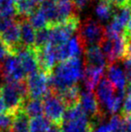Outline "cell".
Instances as JSON below:
<instances>
[{
	"instance_id": "1",
	"label": "cell",
	"mask_w": 131,
	"mask_h": 132,
	"mask_svg": "<svg viewBox=\"0 0 131 132\" xmlns=\"http://www.w3.org/2000/svg\"><path fill=\"white\" fill-rule=\"evenodd\" d=\"M84 68L85 65L80 57L68 59L57 65L49 76L51 92L58 94L75 86L84 77Z\"/></svg>"
},
{
	"instance_id": "2",
	"label": "cell",
	"mask_w": 131,
	"mask_h": 132,
	"mask_svg": "<svg viewBox=\"0 0 131 132\" xmlns=\"http://www.w3.org/2000/svg\"><path fill=\"white\" fill-rule=\"evenodd\" d=\"M95 96L103 115L114 114L120 110L125 92H119L106 77L100 81L96 86Z\"/></svg>"
},
{
	"instance_id": "3",
	"label": "cell",
	"mask_w": 131,
	"mask_h": 132,
	"mask_svg": "<svg viewBox=\"0 0 131 132\" xmlns=\"http://www.w3.org/2000/svg\"><path fill=\"white\" fill-rule=\"evenodd\" d=\"M0 95L3 98L8 112L14 114L23 109V104L28 97L26 82L6 83L1 87Z\"/></svg>"
},
{
	"instance_id": "4",
	"label": "cell",
	"mask_w": 131,
	"mask_h": 132,
	"mask_svg": "<svg viewBox=\"0 0 131 132\" xmlns=\"http://www.w3.org/2000/svg\"><path fill=\"white\" fill-rule=\"evenodd\" d=\"M60 128L61 132H91V121L76 104L66 108Z\"/></svg>"
},
{
	"instance_id": "5",
	"label": "cell",
	"mask_w": 131,
	"mask_h": 132,
	"mask_svg": "<svg viewBox=\"0 0 131 132\" xmlns=\"http://www.w3.org/2000/svg\"><path fill=\"white\" fill-rule=\"evenodd\" d=\"M78 36L84 47L98 46L105 38V28L98 21L87 18L79 26Z\"/></svg>"
},
{
	"instance_id": "6",
	"label": "cell",
	"mask_w": 131,
	"mask_h": 132,
	"mask_svg": "<svg viewBox=\"0 0 131 132\" xmlns=\"http://www.w3.org/2000/svg\"><path fill=\"white\" fill-rule=\"evenodd\" d=\"M80 22L77 16L68 19L62 23H58L49 28V42L53 46H58L65 43L73 37V34L78 31Z\"/></svg>"
},
{
	"instance_id": "7",
	"label": "cell",
	"mask_w": 131,
	"mask_h": 132,
	"mask_svg": "<svg viewBox=\"0 0 131 132\" xmlns=\"http://www.w3.org/2000/svg\"><path fill=\"white\" fill-rule=\"evenodd\" d=\"M25 82L30 99L43 100L51 93L49 75L43 71L39 70L29 75Z\"/></svg>"
},
{
	"instance_id": "8",
	"label": "cell",
	"mask_w": 131,
	"mask_h": 132,
	"mask_svg": "<svg viewBox=\"0 0 131 132\" xmlns=\"http://www.w3.org/2000/svg\"><path fill=\"white\" fill-rule=\"evenodd\" d=\"M43 109L44 115L51 123L61 125L66 106L58 94L51 92L46 96L43 99Z\"/></svg>"
},
{
	"instance_id": "9",
	"label": "cell",
	"mask_w": 131,
	"mask_h": 132,
	"mask_svg": "<svg viewBox=\"0 0 131 132\" xmlns=\"http://www.w3.org/2000/svg\"><path fill=\"white\" fill-rule=\"evenodd\" d=\"M1 70L6 83L24 81L26 74L15 54H9L5 57L3 61Z\"/></svg>"
},
{
	"instance_id": "10",
	"label": "cell",
	"mask_w": 131,
	"mask_h": 132,
	"mask_svg": "<svg viewBox=\"0 0 131 132\" xmlns=\"http://www.w3.org/2000/svg\"><path fill=\"white\" fill-rule=\"evenodd\" d=\"M84 48L85 47L78 34L72 37L70 40L61 45L54 46L57 59L58 61H61V62L71 59L79 57Z\"/></svg>"
},
{
	"instance_id": "11",
	"label": "cell",
	"mask_w": 131,
	"mask_h": 132,
	"mask_svg": "<svg viewBox=\"0 0 131 132\" xmlns=\"http://www.w3.org/2000/svg\"><path fill=\"white\" fill-rule=\"evenodd\" d=\"M0 40L6 46L10 54H15L17 50L22 47L19 22L14 20L5 31H2Z\"/></svg>"
},
{
	"instance_id": "12",
	"label": "cell",
	"mask_w": 131,
	"mask_h": 132,
	"mask_svg": "<svg viewBox=\"0 0 131 132\" xmlns=\"http://www.w3.org/2000/svg\"><path fill=\"white\" fill-rule=\"evenodd\" d=\"M78 104L81 109L83 110V111L85 113L86 116L92 119V120L103 115L101 111L99 103L93 92H90V91L86 90L82 91L80 93Z\"/></svg>"
},
{
	"instance_id": "13",
	"label": "cell",
	"mask_w": 131,
	"mask_h": 132,
	"mask_svg": "<svg viewBox=\"0 0 131 132\" xmlns=\"http://www.w3.org/2000/svg\"><path fill=\"white\" fill-rule=\"evenodd\" d=\"M15 55L19 59L22 67H23L26 75L29 76L31 74L39 71L40 67H39L35 48H27L22 46L17 50Z\"/></svg>"
},
{
	"instance_id": "14",
	"label": "cell",
	"mask_w": 131,
	"mask_h": 132,
	"mask_svg": "<svg viewBox=\"0 0 131 132\" xmlns=\"http://www.w3.org/2000/svg\"><path fill=\"white\" fill-rule=\"evenodd\" d=\"M84 61L85 66L100 69H105L108 62L99 46H90L84 50Z\"/></svg>"
},
{
	"instance_id": "15",
	"label": "cell",
	"mask_w": 131,
	"mask_h": 132,
	"mask_svg": "<svg viewBox=\"0 0 131 132\" xmlns=\"http://www.w3.org/2000/svg\"><path fill=\"white\" fill-rule=\"evenodd\" d=\"M107 79L110 82L115 89L119 92H125L128 85L126 73L119 65L117 63L110 64L107 69Z\"/></svg>"
},
{
	"instance_id": "16",
	"label": "cell",
	"mask_w": 131,
	"mask_h": 132,
	"mask_svg": "<svg viewBox=\"0 0 131 132\" xmlns=\"http://www.w3.org/2000/svg\"><path fill=\"white\" fill-rule=\"evenodd\" d=\"M20 31H21L22 46L27 48H35L36 31L26 17H20Z\"/></svg>"
},
{
	"instance_id": "17",
	"label": "cell",
	"mask_w": 131,
	"mask_h": 132,
	"mask_svg": "<svg viewBox=\"0 0 131 132\" xmlns=\"http://www.w3.org/2000/svg\"><path fill=\"white\" fill-rule=\"evenodd\" d=\"M103 73H104V69L85 66L84 77H83L84 89L86 91L93 92V89L98 85L100 81L102 79Z\"/></svg>"
},
{
	"instance_id": "18",
	"label": "cell",
	"mask_w": 131,
	"mask_h": 132,
	"mask_svg": "<svg viewBox=\"0 0 131 132\" xmlns=\"http://www.w3.org/2000/svg\"><path fill=\"white\" fill-rule=\"evenodd\" d=\"M115 6L109 0H98L94 7V14L101 22H107L113 17Z\"/></svg>"
},
{
	"instance_id": "19",
	"label": "cell",
	"mask_w": 131,
	"mask_h": 132,
	"mask_svg": "<svg viewBox=\"0 0 131 132\" xmlns=\"http://www.w3.org/2000/svg\"><path fill=\"white\" fill-rule=\"evenodd\" d=\"M11 132H30V117L23 109L14 113V122Z\"/></svg>"
},
{
	"instance_id": "20",
	"label": "cell",
	"mask_w": 131,
	"mask_h": 132,
	"mask_svg": "<svg viewBox=\"0 0 131 132\" xmlns=\"http://www.w3.org/2000/svg\"><path fill=\"white\" fill-rule=\"evenodd\" d=\"M23 110L30 118L43 116V100L40 99H27L23 104Z\"/></svg>"
},
{
	"instance_id": "21",
	"label": "cell",
	"mask_w": 131,
	"mask_h": 132,
	"mask_svg": "<svg viewBox=\"0 0 131 132\" xmlns=\"http://www.w3.org/2000/svg\"><path fill=\"white\" fill-rule=\"evenodd\" d=\"M80 89L75 85V86L70 87L68 89L62 91V92L56 94L62 99V101L65 103L66 108L71 107V106L78 104L79 97H80Z\"/></svg>"
},
{
	"instance_id": "22",
	"label": "cell",
	"mask_w": 131,
	"mask_h": 132,
	"mask_svg": "<svg viewBox=\"0 0 131 132\" xmlns=\"http://www.w3.org/2000/svg\"><path fill=\"white\" fill-rule=\"evenodd\" d=\"M37 5L38 3L33 0H15L14 6L16 14L19 17H26L36 10Z\"/></svg>"
},
{
	"instance_id": "23",
	"label": "cell",
	"mask_w": 131,
	"mask_h": 132,
	"mask_svg": "<svg viewBox=\"0 0 131 132\" xmlns=\"http://www.w3.org/2000/svg\"><path fill=\"white\" fill-rule=\"evenodd\" d=\"M28 22L34 29H37V31L49 26L47 18L40 8L36 9L34 12L29 15Z\"/></svg>"
},
{
	"instance_id": "24",
	"label": "cell",
	"mask_w": 131,
	"mask_h": 132,
	"mask_svg": "<svg viewBox=\"0 0 131 132\" xmlns=\"http://www.w3.org/2000/svg\"><path fill=\"white\" fill-rule=\"evenodd\" d=\"M51 122L45 116H40L30 120V132H46Z\"/></svg>"
},
{
	"instance_id": "25",
	"label": "cell",
	"mask_w": 131,
	"mask_h": 132,
	"mask_svg": "<svg viewBox=\"0 0 131 132\" xmlns=\"http://www.w3.org/2000/svg\"><path fill=\"white\" fill-rule=\"evenodd\" d=\"M109 124L111 132H128V121L126 118L115 114L109 120Z\"/></svg>"
},
{
	"instance_id": "26",
	"label": "cell",
	"mask_w": 131,
	"mask_h": 132,
	"mask_svg": "<svg viewBox=\"0 0 131 132\" xmlns=\"http://www.w3.org/2000/svg\"><path fill=\"white\" fill-rule=\"evenodd\" d=\"M49 42V28L46 27L43 29L38 30L36 31V39H35V48L40 49Z\"/></svg>"
},
{
	"instance_id": "27",
	"label": "cell",
	"mask_w": 131,
	"mask_h": 132,
	"mask_svg": "<svg viewBox=\"0 0 131 132\" xmlns=\"http://www.w3.org/2000/svg\"><path fill=\"white\" fill-rule=\"evenodd\" d=\"M13 122H14V114L11 112L0 114V132H11Z\"/></svg>"
},
{
	"instance_id": "28",
	"label": "cell",
	"mask_w": 131,
	"mask_h": 132,
	"mask_svg": "<svg viewBox=\"0 0 131 132\" xmlns=\"http://www.w3.org/2000/svg\"><path fill=\"white\" fill-rule=\"evenodd\" d=\"M122 114L124 118L131 117V96H127L122 104Z\"/></svg>"
},
{
	"instance_id": "29",
	"label": "cell",
	"mask_w": 131,
	"mask_h": 132,
	"mask_svg": "<svg viewBox=\"0 0 131 132\" xmlns=\"http://www.w3.org/2000/svg\"><path fill=\"white\" fill-rule=\"evenodd\" d=\"M92 1H93V0H73L72 3H73L74 6L75 7L76 10L82 11V10H84L85 7H87L88 5H89Z\"/></svg>"
},
{
	"instance_id": "30",
	"label": "cell",
	"mask_w": 131,
	"mask_h": 132,
	"mask_svg": "<svg viewBox=\"0 0 131 132\" xmlns=\"http://www.w3.org/2000/svg\"><path fill=\"white\" fill-rule=\"evenodd\" d=\"M10 54L8 49L6 48V46L0 40V61H4L5 59V57Z\"/></svg>"
},
{
	"instance_id": "31",
	"label": "cell",
	"mask_w": 131,
	"mask_h": 132,
	"mask_svg": "<svg viewBox=\"0 0 131 132\" xmlns=\"http://www.w3.org/2000/svg\"><path fill=\"white\" fill-rule=\"evenodd\" d=\"M13 21H14V19H11V18H0V33L3 31H5L6 27H8Z\"/></svg>"
},
{
	"instance_id": "32",
	"label": "cell",
	"mask_w": 131,
	"mask_h": 132,
	"mask_svg": "<svg viewBox=\"0 0 131 132\" xmlns=\"http://www.w3.org/2000/svg\"><path fill=\"white\" fill-rule=\"evenodd\" d=\"M110 4L115 7L124 6L131 3V0H109Z\"/></svg>"
},
{
	"instance_id": "33",
	"label": "cell",
	"mask_w": 131,
	"mask_h": 132,
	"mask_svg": "<svg viewBox=\"0 0 131 132\" xmlns=\"http://www.w3.org/2000/svg\"><path fill=\"white\" fill-rule=\"evenodd\" d=\"M126 40H127V46H126V57H125L131 59V38L126 37Z\"/></svg>"
},
{
	"instance_id": "34",
	"label": "cell",
	"mask_w": 131,
	"mask_h": 132,
	"mask_svg": "<svg viewBox=\"0 0 131 132\" xmlns=\"http://www.w3.org/2000/svg\"><path fill=\"white\" fill-rule=\"evenodd\" d=\"M46 132H61V128L59 125H57V124H51L50 127Z\"/></svg>"
},
{
	"instance_id": "35",
	"label": "cell",
	"mask_w": 131,
	"mask_h": 132,
	"mask_svg": "<svg viewBox=\"0 0 131 132\" xmlns=\"http://www.w3.org/2000/svg\"><path fill=\"white\" fill-rule=\"evenodd\" d=\"M6 111H7L6 105H5V102H4L3 98H2L1 95H0V114L6 112Z\"/></svg>"
},
{
	"instance_id": "36",
	"label": "cell",
	"mask_w": 131,
	"mask_h": 132,
	"mask_svg": "<svg viewBox=\"0 0 131 132\" xmlns=\"http://www.w3.org/2000/svg\"><path fill=\"white\" fill-rule=\"evenodd\" d=\"M125 36L128 37V38H131V20L129 23H128L126 30H125Z\"/></svg>"
},
{
	"instance_id": "37",
	"label": "cell",
	"mask_w": 131,
	"mask_h": 132,
	"mask_svg": "<svg viewBox=\"0 0 131 132\" xmlns=\"http://www.w3.org/2000/svg\"><path fill=\"white\" fill-rule=\"evenodd\" d=\"M126 73V77H127V81H128V85H131V70L125 72Z\"/></svg>"
},
{
	"instance_id": "38",
	"label": "cell",
	"mask_w": 131,
	"mask_h": 132,
	"mask_svg": "<svg viewBox=\"0 0 131 132\" xmlns=\"http://www.w3.org/2000/svg\"><path fill=\"white\" fill-rule=\"evenodd\" d=\"M127 121H128V132H131V119L126 118Z\"/></svg>"
},
{
	"instance_id": "39",
	"label": "cell",
	"mask_w": 131,
	"mask_h": 132,
	"mask_svg": "<svg viewBox=\"0 0 131 132\" xmlns=\"http://www.w3.org/2000/svg\"><path fill=\"white\" fill-rule=\"evenodd\" d=\"M51 1H54L56 3H60V2H66V1H69V0H51Z\"/></svg>"
},
{
	"instance_id": "40",
	"label": "cell",
	"mask_w": 131,
	"mask_h": 132,
	"mask_svg": "<svg viewBox=\"0 0 131 132\" xmlns=\"http://www.w3.org/2000/svg\"><path fill=\"white\" fill-rule=\"evenodd\" d=\"M33 1H35V2H36V3H38V4H41L42 3V2H43L44 1V0H33Z\"/></svg>"
},
{
	"instance_id": "41",
	"label": "cell",
	"mask_w": 131,
	"mask_h": 132,
	"mask_svg": "<svg viewBox=\"0 0 131 132\" xmlns=\"http://www.w3.org/2000/svg\"><path fill=\"white\" fill-rule=\"evenodd\" d=\"M4 1H5V0H0V5H1V4L3 3Z\"/></svg>"
},
{
	"instance_id": "42",
	"label": "cell",
	"mask_w": 131,
	"mask_h": 132,
	"mask_svg": "<svg viewBox=\"0 0 131 132\" xmlns=\"http://www.w3.org/2000/svg\"><path fill=\"white\" fill-rule=\"evenodd\" d=\"M2 75V70H1V68H0V77H1Z\"/></svg>"
},
{
	"instance_id": "43",
	"label": "cell",
	"mask_w": 131,
	"mask_h": 132,
	"mask_svg": "<svg viewBox=\"0 0 131 132\" xmlns=\"http://www.w3.org/2000/svg\"><path fill=\"white\" fill-rule=\"evenodd\" d=\"M0 90H1V87H0Z\"/></svg>"
}]
</instances>
